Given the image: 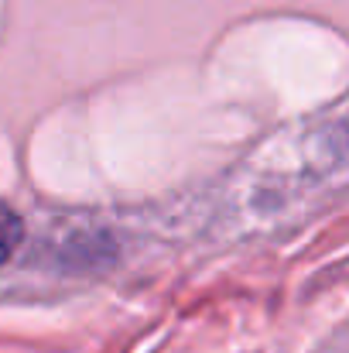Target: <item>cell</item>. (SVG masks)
Masks as SVG:
<instances>
[{"label": "cell", "mask_w": 349, "mask_h": 353, "mask_svg": "<svg viewBox=\"0 0 349 353\" xmlns=\"http://www.w3.org/2000/svg\"><path fill=\"white\" fill-rule=\"evenodd\" d=\"M21 236H24V223H21V216H17L10 206H3V203H0V264L17 250Z\"/></svg>", "instance_id": "obj_1"}]
</instances>
